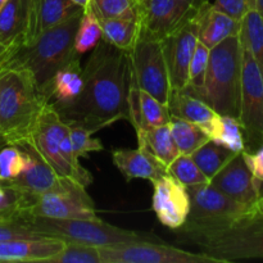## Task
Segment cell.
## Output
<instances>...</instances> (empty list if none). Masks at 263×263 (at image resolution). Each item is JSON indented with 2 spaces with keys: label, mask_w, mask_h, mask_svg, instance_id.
<instances>
[{
  "label": "cell",
  "mask_w": 263,
  "mask_h": 263,
  "mask_svg": "<svg viewBox=\"0 0 263 263\" xmlns=\"http://www.w3.org/2000/svg\"><path fill=\"white\" fill-rule=\"evenodd\" d=\"M84 86L71 104L55 109L68 125L95 133L120 120L128 121L131 66L128 51L100 40L82 67Z\"/></svg>",
  "instance_id": "1"
},
{
  "label": "cell",
  "mask_w": 263,
  "mask_h": 263,
  "mask_svg": "<svg viewBox=\"0 0 263 263\" xmlns=\"http://www.w3.org/2000/svg\"><path fill=\"white\" fill-rule=\"evenodd\" d=\"M82 13L44 31L35 40L13 51L5 62L4 69L15 68L28 72L45 97L54 73L73 58L81 57L74 49V35Z\"/></svg>",
  "instance_id": "2"
},
{
  "label": "cell",
  "mask_w": 263,
  "mask_h": 263,
  "mask_svg": "<svg viewBox=\"0 0 263 263\" xmlns=\"http://www.w3.org/2000/svg\"><path fill=\"white\" fill-rule=\"evenodd\" d=\"M46 103L48 100L28 72L3 69L0 72V134L5 143H26Z\"/></svg>",
  "instance_id": "3"
},
{
  "label": "cell",
  "mask_w": 263,
  "mask_h": 263,
  "mask_svg": "<svg viewBox=\"0 0 263 263\" xmlns=\"http://www.w3.org/2000/svg\"><path fill=\"white\" fill-rule=\"evenodd\" d=\"M243 48L239 35L230 36L210 50L207 73L199 99L215 112L239 120Z\"/></svg>",
  "instance_id": "4"
},
{
  "label": "cell",
  "mask_w": 263,
  "mask_h": 263,
  "mask_svg": "<svg viewBox=\"0 0 263 263\" xmlns=\"http://www.w3.org/2000/svg\"><path fill=\"white\" fill-rule=\"evenodd\" d=\"M36 234L48 238H58L64 241L85 244V246L105 248L138 241L157 240L156 236L125 230L99 220H80V218H49L40 216L23 215L18 221Z\"/></svg>",
  "instance_id": "5"
},
{
  "label": "cell",
  "mask_w": 263,
  "mask_h": 263,
  "mask_svg": "<svg viewBox=\"0 0 263 263\" xmlns=\"http://www.w3.org/2000/svg\"><path fill=\"white\" fill-rule=\"evenodd\" d=\"M187 241L218 263L263 259V215L256 207L230 225Z\"/></svg>",
  "instance_id": "6"
},
{
  "label": "cell",
  "mask_w": 263,
  "mask_h": 263,
  "mask_svg": "<svg viewBox=\"0 0 263 263\" xmlns=\"http://www.w3.org/2000/svg\"><path fill=\"white\" fill-rule=\"evenodd\" d=\"M190 212L177 235L184 240L220 230L254 208L235 202L208 182L187 186Z\"/></svg>",
  "instance_id": "7"
},
{
  "label": "cell",
  "mask_w": 263,
  "mask_h": 263,
  "mask_svg": "<svg viewBox=\"0 0 263 263\" xmlns=\"http://www.w3.org/2000/svg\"><path fill=\"white\" fill-rule=\"evenodd\" d=\"M69 126L61 118L49 103L44 105L37 121L26 143L30 144L39 156L54 170L58 176L68 177L79 184L89 186L92 176L87 170H76L67 162L61 152V141L68 133Z\"/></svg>",
  "instance_id": "8"
},
{
  "label": "cell",
  "mask_w": 263,
  "mask_h": 263,
  "mask_svg": "<svg viewBox=\"0 0 263 263\" xmlns=\"http://www.w3.org/2000/svg\"><path fill=\"white\" fill-rule=\"evenodd\" d=\"M23 215L62 220H99L94 200L87 194L86 187L68 177H62L61 184L50 192L30 194Z\"/></svg>",
  "instance_id": "9"
},
{
  "label": "cell",
  "mask_w": 263,
  "mask_h": 263,
  "mask_svg": "<svg viewBox=\"0 0 263 263\" xmlns=\"http://www.w3.org/2000/svg\"><path fill=\"white\" fill-rule=\"evenodd\" d=\"M131 79L139 89L149 92L163 104L168 103L171 85L162 51L161 40L139 30L138 39L128 51Z\"/></svg>",
  "instance_id": "10"
},
{
  "label": "cell",
  "mask_w": 263,
  "mask_h": 263,
  "mask_svg": "<svg viewBox=\"0 0 263 263\" xmlns=\"http://www.w3.org/2000/svg\"><path fill=\"white\" fill-rule=\"evenodd\" d=\"M238 121L243 131L244 151L249 153L258 151L263 145V77L252 54L244 48Z\"/></svg>",
  "instance_id": "11"
},
{
  "label": "cell",
  "mask_w": 263,
  "mask_h": 263,
  "mask_svg": "<svg viewBox=\"0 0 263 263\" xmlns=\"http://www.w3.org/2000/svg\"><path fill=\"white\" fill-rule=\"evenodd\" d=\"M102 263H218L205 253H193L156 240L99 248Z\"/></svg>",
  "instance_id": "12"
},
{
  "label": "cell",
  "mask_w": 263,
  "mask_h": 263,
  "mask_svg": "<svg viewBox=\"0 0 263 263\" xmlns=\"http://www.w3.org/2000/svg\"><path fill=\"white\" fill-rule=\"evenodd\" d=\"M198 26L197 10L179 28L161 40L171 90L185 89L189 81V64L198 43Z\"/></svg>",
  "instance_id": "13"
},
{
  "label": "cell",
  "mask_w": 263,
  "mask_h": 263,
  "mask_svg": "<svg viewBox=\"0 0 263 263\" xmlns=\"http://www.w3.org/2000/svg\"><path fill=\"white\" fill-rule=\"evenodd\" d=\"M197 10L198 8L190 7L181 0H143L138 5L140 31L162 40Z\"/></svg>",
  "instance_id": "14"
},
{
  "label": "cell",
  "mask_w": 263,
  "mask_h": 263,
  "mask_svg": "<svg viewBox=\"0 0 263 263\" xmlns=\"http://www.w3.org/2000/svg\"><path fill=\"white\" fill-rule=\"evenodd\" d=\"M208 184L247 207L256 208L262 197L263 182L257 180L244 161L243 153H236Z\"/></svg>",
  "instance_id": "15"
},
{
  "label": "cell",
  "mask_w": 263,
  "mask_h": 263,
  "mask_svg": "<svg viewBox=\"0 0 263 263\" xmlns=\"http://www.w3.org/2000/svg\"><path fill=\"white\" fill-rule=\"evenodd\" d=\"M153 211L166 228L177 230L186 221L190 212V197L185 185L170 174L152 181Z\"/></svg>",
  "instance_id": "16"
},
{
  "label": "cell",
  "mask_w": 263,
  "mask_h": 263,
  "mask_svg": "<svg viewBox=\"0 0 263 263\" xmlns=\"http://www.w3.org/2000/svg\"><path fill=\"white\" fill-rule=\"evenodd\" d=\"M82 12L84 8L74 4L72 0H31L26 44L35 40L44 31L55 27Z\"/></svg>",
  "instance_id": "17"
},
{
  "label": "cell",
  "mask_w": 263,
  "mask_h": 263,
  "mask_svg": "<svg viewBox=\"0 0 263 263\" xmlns=\"http://www.w3.org/2000/svg\"><path fill=\"white\" fill-rule=\"evenodd\" d=\"M64 243L48 236L0 240V262H48L63 249Z\"/></svg>",
  "instance_id": "18"
},
{
  "label": "cell",
  "mask_w": 263,
  "mask_h": 263,
  "mask_svg": "<svg viewBox=\"0 0 263 263\" xmlns=\"http://www.w3.org/2000/svg\"><path fill=\"white\" fill-rule=\"evenodd\" d=\"M128 121L135 128L136 134L152 126L166 125L171 120L167 104L159 102L149 92L139 89L131 79L128 90Z\"/></svg>",
  "instance_id": "19"
},
{
  "label": "cell",
  "mask_w": 263,
  "mask_h": 263,
  "mask_svg": "<svg viewBox=\"0 0 263 263\" xmlns=\"http://www.w3.org/2000/svg\"><path fill=\"white\" fill-rule=\"evenodd\" d=\"M31 0H8L0 9V45L10 54L27 43Z\"/></svg>",
  "instance_id": "20"
},
{
  "label": "cell",
  "mask_w": 263,
  "mask_h": 263,
  "mask_svg": "<svg viewBox=\"0 0 263 263\" xmlns=\"http://www.w3.org/2000/svg\"><path fill=\"white\" fill-rule=\"evenodd\" d=\"M167 107L170 115L199 126L210 135V138L220 118V115L215 112L204 100L192 97L182 90H171Z\"/></svg>",
  "instance_id": "21"
},
{
  "label": "cell",
  "mask_w": 263,
  "mask_h": 263,
  "mask_svg": "<svg viewBox=\"0 0 263 263\" xmlns=\"http://www.w3.org/2000/svg\"><path fill=\"white\" fill-rule=\"evenodd\" d=\"M112 159L127 181L133 179L154 181L168 174L167 167L161 161L139 146L138 149H117L112 153Z\"/></svg>",
  "instance_id": "22"
},
{
  "label": "cell",
  "mask_w": 263,
  "mask_h": 263,
  "mask_svg": "<svg viewBox=\"0 0 263 263\" xmlns=\"http://www.w3.org/2000/svg\"><path fill=\"white\" fill-rule=\"evenodd\" d=\"M84 86L81 57H76L54 73L48 85L45 98L54 109L71 104Z\"/></svg>",
  "instance_id": "23"
},
{
  "label": "cell",
  "mask_w": 263,
  "mask_h": 263,
  "mask_svg": "<svg viewBox=\"0 0 263 263\" xmlns=\"http://www.w3.org/2000/svg\"><path fill=\"white\" fill-rule=\"evenodd\" d=\"M198 40L210 49L240 32V21L216 9L211 3L198 9Z\"/></svg>",
  "instance_id": "24"
},
{
  "label": "cell",
  "mask_w": 263,
  "mask_h": 263,
  "mask_svg": "<svg viewBox=\"0 0 263 263\" xmlns=\"http://www.w3.org/2000/svg\"><path fill=\"white\" fill-rule=\"evenodd\" d=\"M21 145L30 152L31 161L22 174L7 184L13 185L28 194H41L55 189L61 184L62 177L54 172V170L39 156L37 152L30 144L23 143Z\"/></svg>",
  "instance_id": "25"
},
{
  "label": "cell",
  "mask_w": 263,
  "mask_h": 263,
  "mask_svg": "<svg viewBox=\"0 0 263 263\" xmlns=\"http://www.w3.org/2000/svg\"><path fill=\"white\" fill-rule=\"evenodd\" d=\"M138 146L149 152L166 167H168L177 157L180 151L172 136L170 122L161 126H152L136 134Z\"/></svg>",
  "instance_id": "26"
},
{
  "label": "cell",
  "mask_w": 263,
  "mask_h": 263,
  "mask_svg": "<svg viewBox=\"0 0 263 263\" xmlns=\"http://www.w3.org/2000/svg\"><path fill=\"white\" fill-rule=\"evenodd\" d=\"M103 40L110 45L130 51L138 39L139 18H99Z\"/></svg>",
  "instance_id": "27"
},
{
  "label": "cell",
  "mask_w": 263,
  "mask_h": 263,
  "mask_svg": "<svg viewBox=\"0 0 263 263\" xmlns=\"http://www.w3.org/2000/svg\"><path fill=\"white\" fill-rule=\"evenodd\" d=\"M239 40L256 61L263 77V17L252 9L241 18Z\"/></svg>",
  "instance_id": "28"
},
{
  "label": "cell",
  "mask_w": 263,
  "mask_h": 263,
  "mask_svg": "<svg viewBox=\"0 0 263 263\" xmlns=\"http://www.w3.org/2000/svg\"><path fill=\"white\" fill-rule=\"evenodd\" d=\"M235 152L220 145L216 141L208 140L207 143L203 144L200 148H198L192 156L197 166L199 167L200 171L203 172L205 177L210 180L235 156Z\"/></svg>",
  "instance_id": "29"
},
{
  "label": "cell",
  "mask_w": 263,
  "mask_h": 263,
  "mask_svg": "<svg viewBox=\"0 0 263 263\" xmlns=\"http://www.w3.org/2000/svg\"><path fill=\"white\" fill-rule=\"evenodd\" d=\"M170 127H171L172 136L179 148L180 154L190 156L203 144L211 140L210 135L202 127L189 121L174 117V116H171V120H170Z\"/></svg>",
  "instance_id": "30"
},
{
  "label": "cell",
  "mask_w": 263,
  "mask_h": 263,
  "mask_svg": "<svg viewBox=\"0 0 263 263\" xmlns=\"http://www.w3.org/2000/svg\"><path fill=\"white\" fill-rule=\"evenodd\" d=\"M30 161V152L23 145L3 144L0 146V181H12L25 171Z\"/></svg>",
  "instance_id": "31"
},
{
  "label": "cell",
  "mask_w": 263,
  "mask_h": 263,
  "mask_svg": "<svg viewBox=\"0 0 263 263\" xmlns=\"http://www.w3.org/2000/svg\"><path fill=\"white\" fill-rule=\"evenodd\" d=\"M103 40V31L98 15L92 12L90 7L84 9L82 17L77 26L76 35H74V49L77 54L91 51L95 46Z\"/></svg>",
  "instance_id": "32"
},
{
  "label": "cell",
  "mask_w": 263,
  "mask_h": 263,
  "mask_svg": "<svg viewBox=\"0 0 263 263\" xmlns=\"http://www.w3.org/2000/svg\"><path fill=\"white\" fill-rule=\"evenodd\" d=\"M30 194L7 182H0V222H17L26 212Z\"/></svg>",
  "instance_id": "33"
},
{
  "label": "cell",
  "mask_w": 263,
  "mask_h": 263,
  "mask_svg": "<svg viewBox=\"0 0 263 263\" xmlns=\"http://www.w3.org/2000/svg\"><path fill=\"white\" fill-rule=\"evenodd\" d=\"M211 140L216 141L217 144L235 152V153H240L246 149L240 123L236 118L229 117V116L220 115L215 131L211 136Z\"/></svg>",
  "instance_id": "34"
},
{
  "label": "cell",
  "mask_w": 263,
  "mask_h": 263,
  "mask_svg": "<svg viewBox=\"0 0 263 263\" xmlns=\"http://www.w3.org/2000/svg\"><path fill=\"white\" fill-rule=\"evenodd\" d=\"M210 48H207L202 41L198 40L189 64V81H187L186 87L182 89V91L192 97L199 98L200 91L203 89L205 73H207L208 59H210Z\"/></svg>",
  "instance_id": "35"
},
{
  "label": "cell",
  "mask_w": 263,
  "mask_h": 263,
  "mask_svg": "<svg viewBox=\"0 0 263 263\" xmlns=\"http://www.w3.org/2000/svg\"><path fill=\"white\" fill-rule=\"evenodd\" d=\"M167 172L186 187L208 182V179L200 171L192 156H187V154H180L167 167Z\"/></svg>",
  "instance_id": "36"
},
{
  "label": "cell",
  "mask_w": 263,
  "mask_h": 263,
  "mask_svg": "<svg viewBox=\"0 0 263 263\" xmlns=\"http://www.w3.org/2000/svg\"><path fill=\"white\" fill-rule=\"evenodd\" d=\"M138 0H90L98 18H139Z\"/></svg>",
  "instance_id": "37"
},
{
  "label": "cell",
  "mask_w": 263,
  "mask_h": 263,
  "mask_svg": "<svg viewBox=\"0 0 263 263\" xmlns=\"http://www.w3.org/2000/svg\"><path fill=\"white\" fill-rule=\"evenodd\" d=\"M48 263H102V258L97 247L66 241L63 249Z\"/></svg>",
  "instance_id": "38"
},
{
  "label": "cell",
  "mask_w": 263,
  "mask_h": 263,
  "mask_svg": "<svg viewBox=\"0 0 263 263\" xmlns=\"http://www.w3.org/2000/svg\"><path fill=\"white\" fill-rule=\"evenodd\" d=\"M68 125V123H67ZM69 126V138H71L73 151L79 158L86 157L90 153H97L102 152L103 144L99 139L94 138L92 133L86 130L80 125H68Z\"/></svg>",
  "instance_id": "39"
},
{
  "label": "cell",
  "mask_w": 263,
  "mask_h": 263,
  "mask_svg": "<svg viewBox=\"0 0 263 263\" xmlns=\"http://www.w3.org/2000/svg\"><path fill=\"white\" fill-rule=\"evenodd\" d=\"M213 7L235 20L241 18L252 9H256V0H215Z\"/></svg>",
  "instance_id": "40"
},
{
  "label": "cell",
  "mask_w": 263,
  "mask_h": 263,
  "mask_svg": "<svg viewBox=\"0 0 263 263\" xmlns=\"http://www.w3.org/2000/svg\"><path fill=\"white\" fill-rule=\"evenodd\" d=\"M44 238L40 234H36L17 222H0V240H10V239H36Z\"/></svg>",
  "instance_id": "41"
},
{
  "label": "cell",
  "mask_w": 263,
  "mask_h": 263,
  "mask_svg": "<svg viewBox=\"0 0 263 263\" xmlns=\"http://www.w3.org/2000/svg\"><path fill=\"white\" fill-rule=\"evenodd\" d=\"M241 153H243L244 161H246L247 166L251 170L253 176L263 182V145L253 153H249L246 151H243Z\"/></svg>",
  "instance_id": "42"
},
{
  "label": "cell",
  "mask_w": 263,
  "mask_h": 263,
  "mask_svg": "<svg viewBox=\"0 0 263 263\" xmlns=\"http://www.w3.org/2000/svg\"><path fill=\"white\" fill-rule=\"evenodd\" d=\"M10 55V51L7 50L5 48H3L2 45H0V72L4 69V66H5V62H7L8 57Z\"/></svg>",
  "instance_id": "43"
},
{
  "label": "cell",
  "mask_w": 263,
  "mask_h": 263,
  "mask_svg": "<svg viewBox=\"0 0 263 263\" xmlns=\"http://www.w3.org/2000/svg\"><path fill=\"white\" fill-rule=\"evenodd\" d=\"M181 2L186 3V4L190 5V7H194V8H200L204 4H207V3H210L208 0H181Z\"/></svg>",
  "instance_id": "44"
},
{
  "label": "cell",
  "mask_w": 263,
  "mask_h": 263,
  "mask_svg": "<svg viewBox=\"0 0 263 263\" xmlns=\"http://www.w3.org/2000/svg\"><path fill=\"white\" fill-rule=\"evenodd\" d=\"M72 2L74 3V4L80 5V7H82L84 9H86L87 7L90 5V0H72Z\"/></svg>",
  "instance_id": "45"
},
{
  "label": "cell",
  "mask_w": 263,
  "mask_h": 263,
  "mask_svg": "<svg viewBox=\"0 0 263 263\" xmlns=\"http://www.w3.org/2000/svg\"><path fill=\"white\" fill-rule=\"evenodd\" d=\"M256 10L263 17V0H256Z\"/></svg>",
  "instance_id": "46"
},
{
  "label": "cell",
  "mask_w": 263,
  "mask_h": 263,
  "mask_svg": "<svg viewBox=\"0 0 263 263\" xmlns=\"http://www.w3.org/2000/svg\"><path fill=\"white\" fill-rule=\"evenodd\" d=\"M257 210H258L259 212H261L262 215H263V195H262L261 198H259L258 203H257Z\"/></svg>",
  "instance_id": "47"
},
{
  "label": "cell",
  "mask_w": 263,
  "mask_h": 263,
  "mask_svg": "<svg viewBox=\"0 0 263 263\" xmlns=\"http://www.w3.org/2000/svg\"><path fill=\"white\" fill-rule=\"evenodd\" d=\"M7 2H8V0H0V9H2V7H3V5H4Z\"/></svg>",
  "instance_id": "48"
},
{
  "label": "cell",
  "mask_w": 263,
  "mask_h": 263,
  "mask_svg": "<svg viewBox=\"0 0 263 263\" xmlns=\"http://www.w3.org/2000/svg\"><path fill=\"white\" fill-rule=\"evenodd\" d=\"M3 144H5V141L4 140H0V146H2Z\"/></svg>",
  "instance_id": "49"
},
{
  "label": "cell",
  "mask_w": 263,
  "mask_h": 263,
  "mask_svg": "<svg viewBox=\"0 0 263 263\" xmlns=\"http://www.w3.org/2000/svg\"><path fill=\"white\" fill-rule=\"evenodd\" d=\"M0 140H4V138H3V136H2V134H0ZM5 141V140H4Z\"/></svg>",
  "instance_id": "50"
},
{
  "label": "cell",
  "mask_w": 263,
  "mask_h": 263,
  "mask_svg": "<svg viewBox=\"0 0 263 263\" xmlns=\"http://www.w3.org/2000/svg\"><path fill=\"white\" fill-rule=\"evenodd\" d=\"M138 2H143V0H138Z\"/></svg>",
  "instance_id": "51"
},
{
  "label": "cell",
  "mask_w": 263,
  "mask_h": 263,
  "mask_svg": "<svg viewBox=\"0 0 263 263\" xmlns=\"http://www.w3.org/2000/svg\"><path fill=\"white\" fill-rule=\"evenodd\" d=\"M0 182H3V181H0Z\"/></svg>",
  "instance_id": "52"
}]
</instances>
